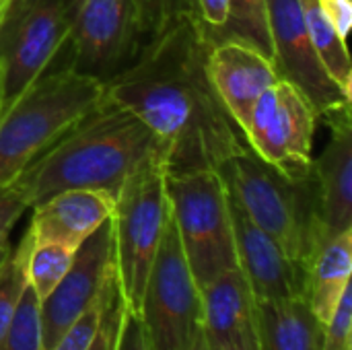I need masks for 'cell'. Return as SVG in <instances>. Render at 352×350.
Here are the masks:
<instances>
[{"label": "cell", "mask_w": 352, "mask_h": 350, "mask_svg": "<svg viewBox=\"0 0 352 350\" xmlns=\"http://www.w3.org/2000/svg\"><path fill=\"white\" fill-rule=\"evenodd\" d=\"M208 50L202 21L188 14L144 39L130 64L103 83L105 97L159 138L167 173L221 169L250 149L210 83Z\"/></svg>", "instance_id": "cell-1"}, {"label": "cell", "mask_w": 352, "mask_h": 350, "mask_svg": "<svg viewBox=\"0 0 352 350\" xmlns=\"http://www.w3.org/2000/svg\"><path fill=\"white\" fill-rule=\"evenodd\" d=\"M155 153H163V146L144 122L103 95L12 186L29 208L66 190H97L118 198L128 175Z\"/></svg>", "instance_id": "cell-2"}, {"label": "cell", "mask_w": 352, "mask_h": 350, "mask_svg": "<svg viewBox=\"0 0 352 350\" xmlns=\"http://www.w3.org/2000/svg\"><path fill=\"white\" fill-rule=\"evenodd\" d=\"M219 171L239 208L305 274L324 241L314 169L305 177H289L248 149L229 159Z\"/></svg>", "instance_id": "cell-3"}, {"label": "cell", "mask_w": 352, "mask_h": 350, "mask_svg": "<svg viewBox=\"0 0 352 350\" xmlns=\"http://www.w3.org/2000/svg\"><path fill=\"white\" fill-rule=\"evenodd\" d=\"M103 95V83L72 64L39 76L0 118V188L12 184Z\"/></svg>", "instance_id": "cell-4"}, {"label": "cell", "mask_w": 352, "mask_h": 350, "mask_svg": "<svg viewBox=\"0 0 352 350\" xmlns=\"http://www.w3.org/2000/svg\"><path fill=\"white\" fill-rule=\"evenodd\" d=\"M167 219V165L165 155L155 153L128 175L111 217L118 289L124 309L136 318Z\"/></svg>", "instance_id": "cell-5"}, {"label": "cell", "mask_w": 352, "mask_h": 350, "mask_svg": "<svg viewBox=\"0 0 352 350\" xmlns=\"http://www.w3.org/2000/svg\"><path fill=\"white\" fill-rule=\"evenodd\" d=\"M171 219L202 291L219 274L237 268L231 198L219 169L167 173Z\"/></svg>", "instance_id": "cell-6"}, {"label": "cell", "mask_w": 352, "mask_h": 350, "mask_svg": "<svg viewBox=\"0 0 352 350\" xmlns=\"http://www.w3.org/2000/svg\"><path fill=\"white\" fill-rule=\"evenodd\" d=\"M70 0H10L0 25V118L68 43Z\"/></svg>", "instance_id": "cell-7"}, {"label": "cell", "mask_w": 352, "mask_h": 350, "mask_svg": "<svg viewBox=\"0 0 352 350\" xmlns=\"http://www.w3.org/2000/svg\"><path fill=\"white\" fill-rule=\"evenodd\" d=\"M138 318L151 350H190L202 326L200 289L182 250L171 210L144 285Z\"/></svg>", "instance_id": "cell-8"}, {"label": "cell", "mask_w": 352, "mask_h": 350, "mask_svg": "<svg viewBox=\"0 0 352 350\" xmlns=\"http://www.w3.org/2000/svg\"><path fill=\"white\" fill-rule=\"evenodd\" d=\"M318 113L307 97L287 80L262 93L245 130L250 149L289 177H305L314 165Z\"/></svg>", "instance_id": "cell-9"}, {"label": "cell", "mask_w": 352, "mask_h": 350, "mask_svg": "<svg viewBox=\"0 0 352 350\" xmlns=\"http://www.w3.org/2000/svg\"><path fill=\"white\" fill-rule=\"evenodd\" d=\"M72 66L105 83L140 50L144 37L134 0H70Z\"/></svg>", "instance_id": "cell-10"}, {"label": "cell", "mask_w": 352, "mask_h": 350, "mask_svg": "<svg viewBox=\"0 0 352 350\" xmlns=\"http://www.w3.org/2000/svg\"><path fill=\"white\" fill-rule=\"evenodd\" d=\"M266 6L272 64L278 80L297 87L324 122L351 107V97L328 76L311 45L301 0H266Z\"/></svg>", "instance_id": "cell-11"}, {"label": "cell", "mask_w": 352, "mask_h": 350, "mask_svg": "<svg viewBox=\"0 0 352 350\" xmlns=\"http://www.w3.org/2000/svg\"><path fill=\"white\" fill-rule=\"evenodd\" d=\"M113 276V225L107 219L76 248L64 278L39 301L41 350H52L58 344L62 334L103 295Z\"/></svg>", "instance_id": "cell-12"}, {"label": "cell", "mask_w": 352, "mask_h": 350, "mask_svg": "<svg viewBox=\"0 0 352 350\" xmlns=\"http://www.w3.org/2000/svg\"><path fill=\"white\" fill-rule=\"evenodd\" d=\"M231 198V194H229ZM237 268L245 276L256 301L305 299V274L285 250L262 231L231 198Z\"/></svg>", "instance_id": "cell-13"}, {"label": "cell", "mask_w": 352, "mask_h": 350, "mask_svg": "<svg viewBox=\"0 0 352 350\" xmlns=\"http://www.w3.org/2000/svg\"><path fill=\"white\" fill-rule=\"evenodd\" d=\"M206 68L221 103L245 136L258 99L278 80L272 60L241 41H219L210 43Z\"/></svg>", "instance_id": "cell-14"}, {"label": "cell", "mask_w": 352, "mask_h": 350, "mask_svg": "<svg viewBox=\"0 0 352 350\" xmlns=\"http://www.w3.org/2000/svg\"><path fill=\"white\" fill-rule=\"evenodd\" d=\"M332 130L324 153L314 159L324 239L352 231V124L351 107L330 116Z\"/></svg>", "instance_id": "cell-15"}, {"label": "cell", "mask_w": 352, "mask_h": 350, "mask_svg": "<svg viewBox=\"0 0 352 350\" xmlns=\"http://www.w3.org/2000/svg\"><path fill=\"white\" fill-rule=\"evenodd\" d=\"M202 330L210 349H258L256 299L239 268L227 270L200 291Z\"/></svg>", "instance_id": "cell-16"}, {"label": "cell", "mask_w": 352, "mask_h": 350, "mask_svg": "<svg viewBox=\"0 0 352 350\" xmlns=\"http://www.w3.org/2000/svg\"><path fill=\"white\" fill-rule=\"evenodd\" d=\"M116 198L97 190H66L33 206L29 231L35 241H52L76 250L107 219Z\"/></svg>", "instance_id": "cell-17"}, {"label": "cell", "mask_w": 352, "mask_h": 350, "mask_svg": "<svg viewBox=\"0 0 352 350\" xmlns=\"http://www.w3.org/2000/svg\"><path fill=\"white\" fill-rule=\"evenodd\" d=\"M258 350H322L324 324L303 297L256 301Z\"/></svg>", "instance_id": "cell-18"}, {"label": "cell", "mask_w": 352, "mask_h": 350, "mask_svg": "<svg viewBox=\"0 0 352 350\" xmlns=\"http://www.w3.org/2000/svg\"><path fill=\"white\" fill-rule=\"evenodd\" d=\"M351 274L352 231L324 239L305 272V301L324 326L351 287Z\"/></svg>", "instance_id": "cell-19"}, {"label": "cell", "mask_w": 352, "mask_h": 350, "mask_svg": "<svg viewBox=\"0 0 352 350\" xmlns=\"http://www.w3.org/2000/svg\"><path fill=\"white\" fill-rule=\"evenodd\" d=\"M301 4L311 45L324 70L340 87V91L352 99V62L346 39H342L336 33V29L328 23L318 0H301Z\"/></svg>", "instance_id": "cell-20"}, {"label": "cell", "mask_w": 352, "mask_h": 350, "mask_svg": "<svg viewBox=\"0 0 352 350\" xmlns=\"http://www.w3.org/2000/svg\"><path fill=\"white\" fill-rule=\"evenodd\" d=\"M206 31L210 43L219 41H241L256 47L272 60L268 6L266 0H229V19L217 31Z\"/></svg>", "instance_id": "cell-21"}, {"label": "cell", "mask_w": 352, "mask_h": 350, "mask_svg": "<svg viewBox=\"0 0 352 350\" xmlns=\"http://www.w3.org/2000/svg\"><path fill=\"white\" fill-rule=\"evenodd\" d=\"M74 252L76 250L60 243L33 239L27 256V283L39 301H43L64 278L72 266Z\"/></svg>", "instance_id": "cell-22"}, {"label": "cell", "mask_w": 352, "mask_h": 350, "mask_svg": "<svg viewBox=\"0 0 352 350\" xmlns=\"http://www.w3.org/2000/svg\"><path fill=\"white\" fill-rule=\"evenodd\" d=\"M33 243V235L27 229L23 239L0 266V342L16 314V307L27 289V256Z\"/></svg>", "instance_id": "cell-23"}, {"label": "cell", "mask_w": 352, "mask_h": 350, "mask_svg": "<svg viewBox=\"0 0 352 350\" xmlns=\"http://www.w3.org/2000/svg\"><path fill=\"white\" fill-rule=\"evenodd\" d=\"M0 350H41L39 299L27 285L16 314L0 342Z\"/></svg>", "instance_id": "cell-24"}, {"label": "cell", "mask_w": 352, "mask_h": 350, "mask_svg": "<svg viewBox=\"0 0 352 350\" xmlns=\"http://www.w3.org/2000/svg\"><path fill=\"white\" fill-rule=\"evenodd\" d=\"M134 6L144 39L161 33L182 17L196 14L194 0H134Z\"/></svg>", "instance_id": "cell-25"}, {"label": "cell", "mask_w": 352, "mask_h": 350, "mask_svg": "<svg viewBox=\"0 0 352 350\" xmlns=\"http://www.w3.org/2000/svg\"><path fill=\"white\" fill-rule=\"evenodd\" d=\"M118 291V276H113L109 281V285L105 287L103 295L62 334V338L58 340V344L52 350H87L97 328H99V322H101V316L109 303V299L113 297V293Z\"/></svg>", "instance_id": "cell-26"}, {"label": "cell", "mask_w": 352, "mask_h": 350, "mask_svg": "<svg viewBox=\"0 0 352 350\" xmlns=\"http://www.w3.org/2000/svg\"><path fill=\"white\" fill-rule=\"evenodd\" d=\"M351 287L340 297L332 318L324 326L322 350H352V295Z\"/></svg>", "instance_id": "cell-27"}, {"label": "cell", "mask_w": 352, "mask_h": 350, "mask_svg": "<svg viewBox=\"0 0 352 350\" xmlns=\"http://www.w3.org/2000/svg\"><path fill=\"white\" fill-rule=\"evenodd\" d=\"M122 314H124V303H122V297H120V289L113 293V297L109 299L103 316H101V322H99V328L89 344L87 350H116L118 344V332H120V322H122Z\"/></svg>", "instance_id": "cell-28"}, {"label": "cell", "mask_w": 352, "mask_h": 350, "mask_svg": "<svg viewBox=\"0 0 352 350\" xmlns=\"http://www.w3.org/2000/svg\"><path fill=\"white\" fill-rule=\"evenodd\" d=\"M27 208L25 198L12 184L0 188V241L8 239V233Z\"/></svg>", "instance_id": "cell-29"}, {"label": "cell", "mask_w": 352, "mask_h": 350, "mask_svg": "<svg viewBox=\"0 0 352 350\" xmlns=\"http://www.w3.org/2000/svg\"><path fill=\"white\" fill-rule=\"evenodd\" d=\"M116 350H151L140 318L128 314L126 309L122 314Z\"/></svg>", "instance_id": "cell-30"}, {"label": "cell", "mask_w": 352, "mask_h": 350, "mask_svg": "<svg viewBox=\"0 0 352 350\" xmlns=\"http://www.w3.org/2000/svg\"><path fill=\"white\" fill-rule=\"evenodd\" d=\"M324 17L336 29V33L346 39L352 25V0H318Z\"/></svg>", "instance_id": "cell-31"}, {"label": "cell", "mask_w": 352, "mask_h": 350, "mask_svg": "<svg viewBox=\"0 0 352 350\" xmlns=\"http://www.w3.org/2000/svg\"><path fill=\"white\" fill-rule=\"evenodd\" d=\"M194 4L198 19L208 31L221 29L229 19V0H194Z\"/></svg>", "instance_id": "cell-32"}, {"label": "cell", "mask_w": 352, "mask_h": 350, "mask_svg": "<svg viewBox=\"0 0 352 350\" xmlns=\"http://www.w3.org/2000/svg\"><path fill=\"white\" fill-rule=\"evenodd\" d=\"M190 350H210V344H208V340H206V336H204L202 326L198 328V332H196V336H194V342H192Z\"/></svg>", "instance_id": "cell-33"}, {"label": "cell", "mask_w": 352, "mask_h": 350, "mask_svg": "<svg viewBox=\"0 0 352 350\" xmlns=\"http://www.w3.org/2000/svg\"><path fill=\"white\" fill-rule=\"evenodd\" d=\"M10 243H8V239H4V241H0V266L4 264V260L8 258V254H10Z\"/></svg>", "instance_id": "cell-34"}, {"label": "cell", "mask_w": 352, "mask_h": 350, "mask_svg": "<svg viewBox=\"0 0 352 350\" xmlns=\"http://www.w3.org/2000/svg\"><path fill=\"white\" fill-rule=\"evenodd\" d=\"M8 6H10V0H0V25H2V21H4V17H6Z\"/></svg>", "instance_id": "cell-35"}, {"label": "cell", "mask_w": 352, "mask_h": 350, "mask_svg": "<svg viewBox=\"0 0 352 350\" xmlns=\"http://www.w3.org/2000/svg\"><path fill=\"white\" fill-rule=\"evenodd\" d=\"M210 350H258V349H239V347H219V349H210Z\"/></svg>", "instance_id": "cell-36"}]
</instances>
